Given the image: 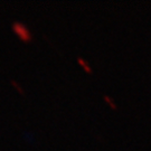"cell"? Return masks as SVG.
I'll list each match as a JSON object with an SVG mask.
<instances>
[{
    "mask_svg": "<svg viewBox=\"0 0 151 151\" xmlns=\"http://www.w3.org/2000/svg\"><path fill=\"white\" fill-rule=\"evenodd\" d=\"M104 100H105V102H107V104L111 107V109H113V110H116V109H118L116 105H115V103H114L113 100H112L111 97H109V96H104Z\"/></svg>",
    "mask_w": 151,
    "mask_h": 151,
    "instance_id": "1",
    "label": "cell"
}]
</instances>
